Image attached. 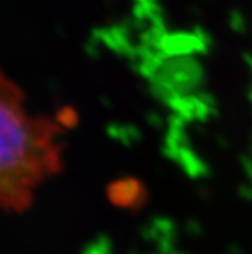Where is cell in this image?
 <instances>
[{
    "instance_id": "obj_1",
    "label": "cell",
    "mask_w": 252,
    "mask_h": 254,
    "mask_svg": "<svg viewBox=\"0 0 252 254\" xmlns=\"http://www.w3.org/2000/svg\"><path fill=\"white\" fill-rule=\"evenodd\" d=\"M56 125L34 116L21 88L0 72V210L25 212L59 168Z\"/></svg>"
}]
</instances>
